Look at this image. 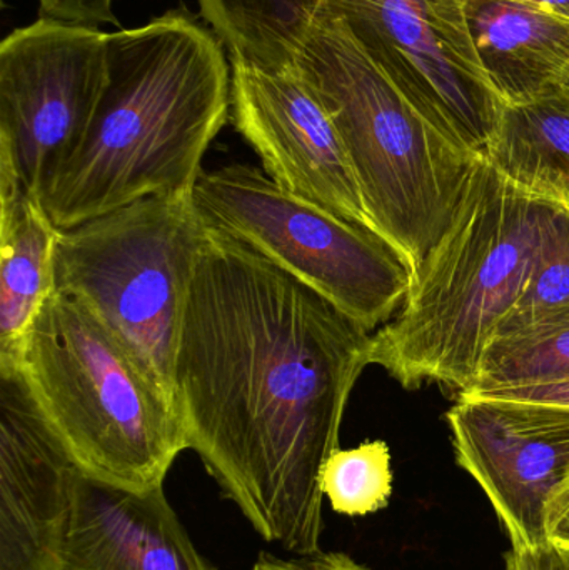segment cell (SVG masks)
<instances>
[{"instance_id":"cell-25","label":"cell","mask_w":569,"mask_h":570,"mask_svg":"<svg viewBox=\"0 0 569 570\" xmlns=\"http://www.w3.org/2000/svg\"><path fill=\"white\" fill-rule=\"evenodd\" d=\"M547 529L553 544L569 548V478L548 501Z\"/></svg>"},{"instance_id":"cell-3","label":"cell","mask_w":569,"mask_h":570,"mask_svg":"<svg viewBox=\"0 0 569 570\" xmlns=\"http://www.w3.org/2000/svg\"><path fill=\"white\" fill-rule=\"evenodd\" d=\"M548 209V200L480 157L453 220L416 267L403 307L371 335L370 365L404 389L440 382L470 391L523 292Z\"/></svg>"},{"instance_id":"cell-2","label":"cell","mask_w":569,"mask_h":570,"mask_svg":"<svg viewBox=\"0 0 569 570\" xmlns=\"http://www.w3.org/2000/svg\"><path fill=\"white\" fill-rule=\"evenodd\" d=\"M230 112L224 43L169 10L109 32V82L89 132L40 193L59 230L153 196H190Z\"/></svg>"},{"instance_id":"cell-19","label":"cell","mask_w":569,"mask_h":570,"mask_svg":"<svg viewBox=\"0 0 569 570\" xmlns=\"http://www.w3.org/2000/svg\"><path fill=\"white\" fill-rule=\"evenodd\" d=\"M565 312H569V209L550 203L527 284L497 335Z\"/></svg>"},{"instance_id":"cell-16","label":"cell","mask_w":569,"mask_h":570,"mask_svg":"<svg viewBox=\"0 0 569 570\" xmlns=\"http://www.w3.org/2000/svg\"><path fill=\"white\" fill-rule=\"evenodd\" d=\"M484 159L530 196H550L569 183V97L551 90L504 106Z\"/></svg>"},{"instance_id":"cell-21","label":"cell","mask_w":569,"mask_h":570,"mask_svg":"<svg viewBox=\"0 0 569 570\" xmlns=\"http://www.w3.org/2000/svg\"><path fill=\"white\" fill-rule=\"evenodd\" d=\"M470 397L504 399V401L541 402L569 407V377L540 384L513 385L491 391L460 392Z\"/></svg>"},{"instance_id":"cell-8","label":"cell","mask_w":569,"mask_h":570,"mask_svg":"<svg viewBox=\"0 0 569 570\" xmlns=\"http://www.w3.org/2000/svg\"><path fill=\"white\" fill-rule=\"evenodd\" d=\"M324 10L444 139L487 156L504 102L481 69L463 0H324Z\"/></svg>"},{"instance_id":"cell-9","label":"cell","mask_w":569,"mask_h":570,"mask_svg":"<svg viewBox=\"0 0 569 570\" xmlns=\"http://www.w3.org/2000/svg\"><path fill=\"white\" fill-rule=\"evenodd\" d=\"M109 82V32L40 17L0 43V167L40 197L86 139ZM40 200V199H39Z\"/></svg>"},{"instance_id":"cell-12","label":"cell","mask_w":569,"mask_h":570,"mask_svg":"<svg viewBox=\"0 0 569 570\" xmlns=\"http://www.w3.org/2000/svg\"><path fill=\"white\" fill-rule=\"evenodd\" d=\"M77 468L16 381L0 389V570H63Z\"/></svg>"},{"instance_id":"cell-20","label":"cell","mask_w":569,"mask_h":570,"mask_svg":"<svg viewBox=\"0 0 569 570\" xmlns=\"http://www.w3.org/2000/svg\"><path fill=\"white\" fill-rule=\"evenodd\" d=\"M324 499L337 514H373L393 494V469L386 442H363L333 452L323 474Z\"/></svg>"},{"instance_id":"cell-11","label":"cell","mask_w":569,"mask_h":570,"mask_svg":"<svg viewBox=\"0 0 569 570\" xmlns=\"http://www.w3.org/2000/svg\"><path fill=\"white\" fill-rule=\"evenodd\" d=\"M229 57L233 124L264 173L287 193L376 230L340 132L296 66L273 69Z\"/></svg>"},{"instance_id":"cell-6","label":"cell","mask_w":569,"mask_h":570,"mask_svg":"<svg viewBox=\"0 0 569 570\" xmlns=\"http://www.w3.org/2000/svg\"><path fill=\"white\" fill-rule=\"evenodd\" d=\"M203 234L190 196H153L57 236L56 291L96 315L176 407L174 365Z\"/></svg>"},{"instance_id":"cell-4","label":"cell","mask_w":569,"mask_h":570,"mask_svg":"<svg viewBox=\"0 0 569 570\" xmlns=\"http://www.w3.org/2000/svg\"><path fill=\"white\" fill-rule=\"evenodd\" d=\"M10 381L94 481L156 491L189 449L176 404L96 315L62 292L40 308Z\"/></svg>"},{"instance_id":"cell-26","label":"cell","mask_w":569,"mask_h":570,"mask_svg":"<svg viewBox=\"0 0 569 570\" xmlns=\"http://www.w3.org/2000/svg\"><path fill=\"white\" fill-rule=\"evenodd\" d=\"M518 2L527 3V6L560 17V19L569 20V0H518Z\"/></svg>"},{"instance_id":"cell-17","label":"cell","mask_w":569,"mask_h":570,"mask_svg":"<svg viewBox=\"0 0 569 570\" xmlns=\"http://www.w3.org/2000/svg\"><path fill=\"white\" fill-rule=\"evenodd\" d=\"M229 56L259 66H294L324 0H197Z\"/></svg>"},{"instance_id":"cell-15","label":"cell","mask_w":569,"mask_h":570,"mask_svg":"<svg viewBox=\"0 0 569 570\" xmlns=\"http://www.w3.org/2000/svg\"><path fill=\"white\" fill-rule=\"evenodd\" d=\"M471 42L504 106L557 87L569 63V20L518 0H463Z\"/></svg>"},{"instance_id":"cell-18","label":"cell","mask_w":569,"mask_h":570,"mask_svg":"<svg viewBox=\"0 0 569 570\" xmlns=\"http://www.w3.org/2000/svg\"><path fill=\"white\" fill-rule=\"evenodd\" d=\"M569 377V312L494 337L477 384L464 392L540 384Z\"/></svg>"},{"instance_id":"cell-23","label":"cell","mask_w":569,"mask_h":570,"mask_svg":"<svg viewBox=\"0 0 569 570\" xmlns=\"http://www.w3.org/2000/svg\"><path fill=\"white\" fill-rule=\"evenodd\" d=\"M300 559H279L261 554L253 570H370L343 552H317L314 556H297Z\"/></svg>"},{"instance_id":"cell-14","label":"cell","mask_w":569,"mask_h":570,"mask_svg":"<svg viewBox=\"0 0 569 570\" xmlns=\"http://www.w3.org/2000/svg\"><path fill=\"white\" fill-rule=\"evenodd\" d=\"M53 226L39 197L0 167V379L16 377L27 334L56 292Z\"/></svg>"},{"instance_id":"cell-13","label":"cell","mask_w":569,"mask_h":570,"mask_svg":"<svg viewBox=\"0 0 569 570\" xmlns=\"http://www.w3.org/2000/svg\"><path fill=\"white\" fill-rule=\"evenodd\" d=\"M63 570H214L164 494L124 491L77 469Z\"/></svg>"},{"instance_id":"cell-1","label":"cell","mask_w":569,"mask_h":570,"mask_svg":"<svg viewBox=\"0 0 569 570\" xmlns=\"http://www.w3.org/2000/svg\"><path fill=\"white\" fill-rule=\"evenodd\" d=\"M371 332L239 240L204 227L174 365L187 448L254 531L321 552L323 474Z\"/></svg>"},{"instance_id":"cell-27","label":"cell","mask_w":569,"mask_h":570,"mask_svg":"<svg viewBox=\"0 0 569 570\" xmlns=\"http://www.w3.org/2000/svg\"><path fill=\"white\" fill-rule=\"evenodd\" d=\"M545 200L560 204V206L567 207V209H569V183L567 186L560 187V189L551 193L550 196L545 197Z\"/></svg>"},{"instance_id":"cell-24","label":"cell","mask_w":569,"mask_h":570,"mask_svg":"<svg viewBox=\"0 0 569 570\" xmlns=\"http://www.w3.org/2000/svg\"><path fill=\"white\" fill-rule=\"evenodd\" d=\"M504 570H569V548L548 542L533 549H511Z\"/></svg>"},{"instance_id":"cell-28","label":"cell","mask_w":569,"mask_h":570,"mask_svg":"<svg viewBox=\"0 0 569 570\" xmlns=\"http://www.w3.org/2000/svg\"><path fill=\"white\" fill-rule=\"evenodd\" d=\"M555 90H558V92L569 97V63L567 69L563 70V73H561L560 79H558V83L557 87H555Z\"/></svg>"},{"instance_id":"cell-7","label":"cell","mask_w":569,"mask_h":570,"mask_svg":"<svg viewBox=\"0 0 569 570\" xmlns=\"http://www.w3.org/2000/svg\"><path fill=\"white\" fill-rule=\"evenodd\" d=\"M206 229L256 250L367 332L403 307L416 267L386 237L277 186L253 166L203 170L193 194Z\"/></svg>"},{"instance_id":"cell-5","label":"cell","mask_w":569,"mask_h":570,"mask_svg":"<svg viewBox=\"0 0 569 570\" xmlns=\"http://www.w3.org/2000/svg\"><path fill=\"white\" fill-rule=\"evenodd\" d=\"M294 66L340 132L374 229L420 266L453 220L480 157L444 139L326 10Z\"/></svg>"},{"instance_id":"cell-22","label":"cell","mask_w":569,"mask_h":570,"mask_svg":"<svg viewBox=\"0 0 569 570\" xmlns=\"http://www.w3.org/2000/svg\"><path fill=\"white\" fill-rule=\"evenodd\" d=\"M112 3L114 0H39L43 17L89 26L117 23Z\"/></svg>"},{"instance_id":"cell-10","label":"cell","mask_w":569,"mask_h":570,"mask_svg":"<svg viewBox=\"0 0 569 570\" xmlns=\"http://www.w3.org/2000/svg\"><path fill=\"white\" fill-rule=\"evenodd\" d=\"M448 424L458 464L490 499L511 549L551 542L547 505L569 478V407L460 395Z\"/></svg>"}]
</instances>
